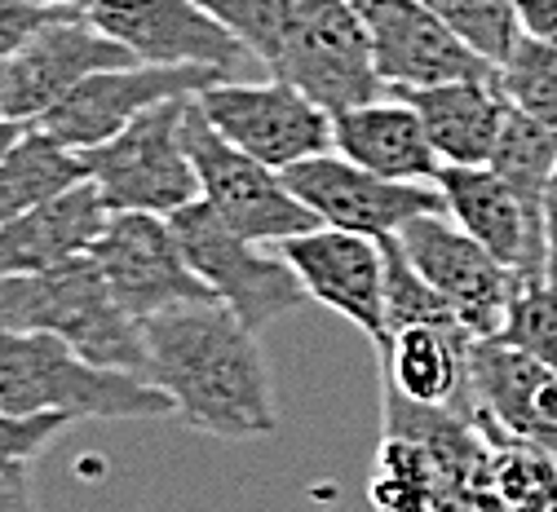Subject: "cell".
<instances>
[{
    "instance_id": "cell-1",
    "label": "cell",
    "mask_w": 557,
    "mask_h": 512,
    "mask_svg": "<svg viewBox=\"0 0 557 512\" xmlns=\"http://www.w3.org/2000/svg\"><path fill=\"white\" fill-rule=\"evenodd\" d=\"M147 380L173 398V415L222 442H252L278 428L274 376L252 327L222 301H195L143 323Z\"/></svg>"
},
{
    "instance_id": "cell-2",
    "label": "cell",
    "mask_w": 557,
    "mask_h": 512,
    "mask_svg": "<svg viewBox=\"0 0 557 512\" xmlns=\"http://www.w3.org/2000/svg\"><path fill=\"white\" fill-rule=\"evenodd\" d=\"M0 411H62L72 420H160L173 398L147 376L98 367L49 332L0 327Z\"/></svg>"
},
{
    "instance_id": "cell-3",
    "label": "cell",
    "mask_w": 557,
    "mask_h": 512,
    "mask_svg": "<svg viewBox=\"0 0 557 512\" xmlns=\"http://www.w3.org/2000/svg\"><path fill=\"white\" fill-rule=\"evenodd\" d=\"M0 327L49 332L98 367H124L147 376L143 323L111 297L94 257L62 261L40 274L0 278Z\"/></svg>"
},
{
    "instance_id": "cell-4",
    "label": "cell",
    "mask_w": 557,
    "mask_h": 512,
    "mask_svg": "<svg viewBox=\"0 0 557 512\" xmlns=\"http://www.w3.org/2000/svg\"><path fill=\"white\" fill-rule=\"evenodd\" d=\"M195 98V93H190ZM169 98L143 111L128 128L107 137L85 155V177L98 186L107 212H151L173 216L199 199V177L186 155V102Z\"/></svg>"
},
{
    "instance_id": "cell-5",
    "label": "cell",
    "mask_w": 557,
    "mask_h": 512,
    "mask_svg": "<svg viewBox=\"0 0 557 512\" xmlns=\"http://www.w3.org/2000/svg\"><path fill=\"white\" fill-rule=\"evenodd\" d=\"M274 80H288L327 115L372 102L385 85L372 62V36L355 0H293V14L265 62Z\"/></svg>"
},
{
    "instance_id": "cell-6",
    "label": "cell",
    "mask_w": 557,
    "mask_h": 512,
    "mask_svg": "<svg viewBox=\"0 0 557 512\" xmlns=\"http://www.w3.org/2000/svg\"><path fill=\"white\" fill-rule=\"evenodd\" d=\"M169 226L190 261V270L208 283V291L252 332H265L274 319H284L310 301V291L293 274L284 257H270L257 239L231 230L203 199H190L169 216Z\"/></svg>"
},
{
    "instance_id": "cell-7",
    "label": "cell",
    "mask_w": 557,
    "mask_h": 512,
    "mask_svg": "<svg viewBox=\"0 0 557 512\" xmlns=\"http://www.w3.org/2000/svg\"><path fill=\"white\" fill-rule=\"evenodd\" d=\"M186 155L199 177V199L222 222L257 243H284L319 226V216L288 190L284 173L244 155L213 124H208L199 98L186 102Z\"/></svg>"
},
{
    "instance_id": "cell-8",
    "label": "cell",
    "mask_w": 557,
    "mask_h": 512,
    "mask_svg": "<svg viewBox=\"0 0 557 512\" xmlns=\"http://www.w3.org/2000/svg\"><path fill=\"white\" fill-rule=\"evenodd\" d=\"M231 71L222 66H195V62H124L94 71L89 80H81L58 107H49L36 124L58 137L72 151H94L120 128H128L143 111L169 102V98H190L203 93L208 85L226 80Z\"/></svg>"
},
{
    "instance_id": "cell-9",
    "label": "cell",
    "mask_w": 557,
    "mask_h": 512,
    "mask_svg": "<svg viewBox=\"0 0 557 512\" xmlns=\"http://www.w3.org/2000/svg\"><path fill=\"white\" fill-rule=\"evenodd\" d=\"M208 124H213L231 146H239L244 155L270 164V168H293L310 155L332 151V115L314 107L301 89L288 80H218L203 93H195Z\"/></svg>"
},
{
    "instance_id": "cell-10",
    "label": "cell",
    "mask_w": 557,
    "mask_h": 512,
    "mask_svg": "<svg viewBox=\"0 0 557 512\" xmlns=\"http://www.w3.org/2000/svg\"><path fill=\"white\" fill-rule=\"evenodd\" d=\"M98 274L107 278L111 297L137 319L147 323L151 314H164L173 305L195 301H218L208 283L190 270L169 216L151 212H111L107 230L89 248Z\"/></svg>"
},
{
    "instance_id": "cell-11",
    "label": "cell",
    "mask_w": 557,
    "mask_h": 512,
    "mask_svg": "<svg viewBox=\"0 0 557 512\" xmlns=\"http://www.w3.org/2000/svg\"><path fill=\"white\" fill-rule=\"evenodd\" d=\"M137 62L120 40H111L89 14L49 18L14 58L0 62V120L36 124L94 71Z\"/></svg>"
},
{
    "instance_id": "cell-12",
    "label": "cell",
    "mask_w": 557,
    "mask_h": 512,
    "mask_svg": "<svg viewBox=\"0 0 557 512\" xmlns=\"http://www.w3.org/2000/svg\"><path fill=\"white\" fill-rule=\"evenodd\" d=\"M284 182L319 216V226L355 230L368 239H394L416 216L443 212L438 186L376 177L336 151H323V155H310L284 168Z\"/></svg>"
},
{
    "instance_id": "cell-13",
    "label": "cell",
    "mask_w": 557,
    "mask_h": 512,
    "mask_svg": "<svg viewBox=\"0 0 557 512\" xmlns=\"http://www.w3.org/2000/svg\"><path fill=\"white\" fill-rule=\"evenodd\" d=\"M394 239L473 336H500L518 287V274L509 265H500L473 235H465L447 212L416 216Z\"/></svg>"
},
{
    "instance_id": "cell-14",
    "label": "cell",
    "mask_w": 557,
    "mask_h": 512,
    "mask_svg": "<svg viewBox=\"0 0 557 512\" xmlns=\"http://www.w3.org/2000/svg\"><path fill=\"white\" fill-rule=\"evenodd\" d=\"M469 411L486 442H531L557 455V372L505 336L469 349Z\"/></svg>"
},
{
    "instance_id": "cell-15",
    "label": "cell",
    "mask_w": 557,
    "mask_h": 512,
    "mask_svg": "<svg viewBox=\"0 0 557 512\" xmlns=\"http://www.w3.org/2000/svg\"><path fill=\"white\" fill-rule=\"evenodd\" d=\"M278 257L293 265V274L310 291V301L341 314L345 323H355L376 349L389 345L381 239L336 230V226H314L278 243Z\"/></svg>"
},
{
    "instance_id": "cell-16",
    "label": "cell",
    "mask_w": 557,
    "mask_h": 512,
    "mask_svg": "<svg viewBox=\"0 0 557 512\" xmlns=\"http://www.w3.org/2000/svg\"><path fill=\"white\" fill-rule=\"evenodd\" d=\"M368 36L372 62L385 89H430L447 80H492L496 66H486L425 0H355Z\"/></svg>"
},
{
    "instance_id": "cell-17",
    "label": "cell",
    "mask_w": 557,
    "mask_h": 512,
    "mask_svg": "<svg viewBox=\"0 0 557 512\" xmlns=\"http://www.w3.org/2000/svg\"><path fill=\"white\" fill-rule=\"evenodd\" d=\"M89 18L137 62H195L231 71L248 58V49L195 0H94Z\"/></svg>"
},
{
    "instance_id": "cell-18",
    "label": "cell",
    "mask_w": 557,
    "mask_h": 512,
    "mask_svg": "<svg viewBox=\"0 0 557 512\" xmlns=\"http://www.w3.org/2000/svg\"><path fill=\"white\" fill-rule=\"evenodd\" d=\"M443 195V212L473 235L500 265H509L522 278H548L544 265V235L531 222L522 199L505 186V177L492 164H443L434 177Z\"/></svg>"
},
{
    "instance_id": "cell-19",
    "label": "cell",
    "mask_w": 557,
    "mask_h": 512,
    "mask_svg": "<svg viewBox=\"0 0 557 512\" xmlns=\"http://www.w3.org/2000/svg\"><path fill=\"white\" fill-rule=\"evenodd\" d=\"M107 203L94 182H81L27 212L0 222V278L40 274L62 261L89 257L98 235L107 230Z\"/></svg>"
},
{
    "instance_id": "cell-20",
    "label": "cell",
    "mask_w": 557,
    "mask_h": 512,
    "mask_svg": "<svg viewBox=\"0 0 557 512\" xmlns=\"http://www.w3.org/2000/svg\"><path fill=\"white\" fill-rule=\"evenodd\" d=\"M332 151L350 164L389 177V182H425L434 186L443 160L407 98L398 102H363L332 115Z\"/></svg>"
},
{
    "instance_id": "cell-21",
    "label": "cell",
    "mask_w": 557,
    "mask_h": 512,
    "mask_svg": "<svg viewBox=\"0 0 557 512\" xmlns=\"http://www.w3.org/2000/svg\"><path fill=\"white\" fill-rule=\"evenodd\" d=\"M473 340L478 336L465 323L403 327L381 349V385L398 389L411 402H425V407H456L473 420V411H469V349H473Z\"/></svg>"
},
{
    "instance_id": "cell-22",
    "label": "cell",
    "mask_w": 557,
    "mask_h": 512,
    "mask_svg": "<svg viewBox=\"0 0 557 512\" xmlns=\"http://www.w3.org/2000/svg\"><path fill=\"white\" fill-rule=\"evenodd\" d=\"M421 115L443 164H492L496 137L509 115L505 89L492 80H447L430 89H403Z\"/></svg>"
},
{
    "instance_id": "cell-23",
    "label": "cell",
    "mask_w": 557,
    "mask_h": 512,
    "mask_svg": "<svg viewBox=\"0 0 557 512\" xmlns=\"http://www.w3.org/2000/svg\"><path fill=\"white\" fill-rule=\"evenodd\" d=\"M89 182L85 177V155L49 137L40 124H23L14 146L0 160V222L14 212H27L62 190Z\"/></svg>"
},
{
    "instance_id": "cell-24",
    "label": "cell",
    "mask_w": 557,
    "mask_h": 512,
    "mask_svg": "<svg viewBox=\"0 0 557 512\" xmlns=\"http://www.w3.org/2000/svg\"><path fill=\"white\" fill-rule=\"evenodd\" d=\"M443 495H447V482H443L434 451L407 433L381 428L372 477H368L372 508L376 512H434Z\"/></svg>"
},
{
    "instance_id": "cell-25",
    "label": "cell",
    "mask_w": 557,
    "mask_h": 512,
    "mask_svg": "<svg viewBox=\"0 0 557 512\" xmlns=\"http://www.w3.org/2000/svg\"><path fill=\"white\" fill-rule=\"evenodd\" d=\"M492 168L505 177V186L522 199L531 222L540 226V199H544V186L557 168V128L509 107L505 128L496 137V151H492Z\"/></svg>"
},
{
    "instance_id": "cell-26",
    "label": "cell",
    "mask_w": 557,
    "mask_h": 512,
    "mask_svg": "<svg viewBox=\"0 0 557 512\" xmlns=\"http://www.w3.org/2000/svg\"><path fill=\"white\" fill-rule=\"evenodd\" d=\"M492 490L509 512H557V455L531 442H492Z\"/></svg>"
},
{
    "instance_id": "cell-27",
    "label": "cell",
    "mask_w": 557,
    "mask_h": 512,
    "mask_svg": "<svg viewBox=\"0 0 557 512\" xmlns=\"http://www.w3.org/2000/svg\"><path fill=\"white\" fill-rule=\"evenodd\" d=\"M425 5L486 62V66H505L513 45L522 40L513 0H425Z\"/></svg>"
},
{
    "instance_id": "cell-28",
    "label": "cell",
    "mask_w": 557,
    "mask_h": 512,
    "mask_svg": "<svg viewBox=\"0 0 557 512\" xmlns=\"http://www.w3.org/2000/svg\"><path fill=\"white\" fill-rule=\"evenodd\" d=\"M381 248H385V323H389V336L403 327L460 323L456 310L434 291V283L407 261L398 239H381Z\"/></svg>"
},
{
    "instance_id": "cell-29",
    "label": "cell",
    "mask_w": 557,
    "mask_h": 512,
    "mask_svg": "<svg viewBox=\"0 0 557 512\" xmlns=\"http://www.w3.org/2000/svg\"><path fill=\"white\" fill-rule=\"evenodd\" d=\"M496 85L505 89L509 107L557 128V45L522 36L496 71Z\"/></svg>"
},
{
    "instance_id": "cell-30",
    "label": "cell",
    "mask_w": 557,
    "mask_h": 512,
    "mask_svg": "<svg viewBox=\"0 0 557 512\" xmlns=\"http://www.w3.org/2000/svg\"><path fill=\"white\" fill-rule=\"evenodd\" d=\"M500 336L557 372V283L553 278H522L513 287Z\"/></svg>"
},
{
    "instance_id": "cell-31",
    "label": "cell",
    "mask_w": 557,
    "mask_h": 512,
    "mask_svg": "<svg viewBox=\"0 0 557 512\" xmlns=\"http://www.w3.org/2000/svg\"><path fill=\"white\" fill-rule=\"evenodd\" d=\"M203 14H213L252 58L270 62L284 40L293 0H195Z\"/></svg>"
},
{
    "instance_id": "cell-32",
    "label": "cell",
    "mask_w": 557,
    "mask_h": 512,
    "mask_svg": "<svg viewBox=\"0 0 557 512\" xmlns=\"http://www.w3.org/2000/svg\"><path fill=\"white\" fill-rule=\"evenodd\" d=\"M66 424H76V420L62 411H36V415L0 411V469L32 464Z\"/></svg>"
},
{
    "instance_id": "cell-33",
    "label": "cell",
    "mask_w": 557,
    "mask_h": 512,
    "mask_svg": "<svg viewBox=\"0 0 557 512\" xmlns=\"http://www.w3.org/2000/svg\"><path fill=\"white\" fill-rule=\"evenodd\" d=\"M49 18H58V10L40 0H0V62L14 58Z\"/></svg>"
},
{
    "instance_id": "cell-34",
    "label": "cell",
    "mask_w": 557,
    "mask_h": 512,
    "mask_svg": "<svg viewBox=\"0 0 557 512\" xmlns=\"http://www.w3.org/2000/svg\"><path fill=\"white\" fill-rule=\"evenodd\" d=\"M0 512H40L32 464L0 469Z\"/></svg>"
},
{
    "instance_id": "cell-35",
    "label": "cell",
    "mask_w": 557,
    "mask_h": 512,
    "mask_svg": "<svg viewBox=\"0 0 557 512\" xmlns=\"http://www.w3.org/2000/svg\"><path fill=\"white\" fill-rule=\"evenodd\" d=\"M513 14L522 36L557 45V0H513Z\"/></svg>"
},
{
    "instance_id": "cell-36",
    "label": "cell",
    "mask_w": 557,
    "mask_h": 512,
    "mask_svg": "<svg viewBox=\"0 0 557 512\" xmlns=\"http://www.w3.org/2000/svg\"><path fill=\"white\" fill-rule=\"evenodd\" d=\"M540 235H544V265H548V278L557 283V168L544 186V199H540Z\"/></svg>"
},
{
    "instance_id": "cell-37",
    "label": "cell",
    "mask_w": 557,
    "mask_h": 512,
    "mask_svg": "<svg viewBox=\"0 0 557 512\" xmlns=\"http://www.w3.org/2000/svg\"><path fill=\"white\" fill-rule=\"evenodd\" d=\"M434 512H509V508H505V499H500L492 486H473V490L443 495Z\"/></svg>"
},
{
    "instance_id": "cell-38",
    "label": "cell",
    "mask_w": 557,
    "mask_h": 512,
    "mask_svg": "<svg viewBox=\"0 0 557 512\" xmlns=\"http://www.w3.org/2000/svg\"><path fill=\"white\" fill-rule=\"evenodd\" d=\"M40 5H49V10H58V14H89L94 0H40Z\"/></svg>"
},
{
    "instance_id": "cell-39",
    "label": "cell",
    "mask_w": 557,
    "mask_h": 512,
    "mask_svg": "<svg viewBox=\"0 0 557 512\" xmlns=\"http://www.w3.org/2000/svg\"><path fill=\"white\" fill-rule=\"evenodd\" d=\"M23 133V124H14V120H0V160H5V151L14 146V137Z\"/></svg>"
}]
</instances>
